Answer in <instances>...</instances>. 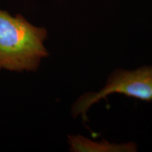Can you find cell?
<instances>
[{"label": "cell", "mask_w": 152, "mask_h": 152, "mask_svg": "<svg viewBox=\"0 0 152 152\" xmlns=\"http://www.w3.org/2000/svg\"><path fill=\"white\" fill-rule=\"evenodd\" d=\"M47 32L21 15L0 10V71H35L48 55L44 45Z\"/></svg>", "instance_id": "6da1fadb"}, {"label": "cell", "mask_w": 152, "mask_h": 152, "mask_svg": "<svg viewBox=\"0 0 152 152\" xmlns=\"http://www.w3.org/2000/svg\"><path fill=\"white\" fill-rule=\"evenodd\" d=\"M118 93L147 102H152V66L134 71L117 70L110 75L105 87L97 93L83 94L74 104L73 115H83L94 103L108 95Z\"/></svg>", "instance_id": "7a4b0ae2"}]
</instances>
